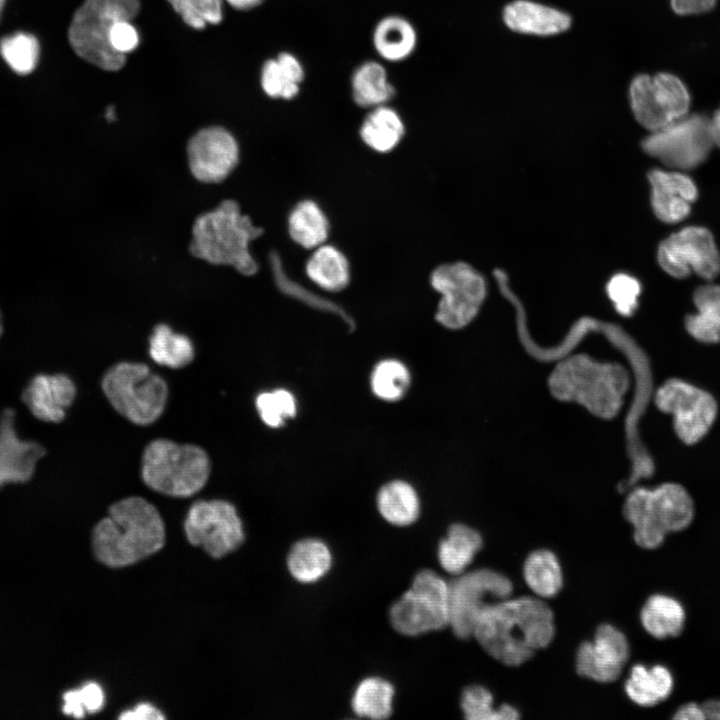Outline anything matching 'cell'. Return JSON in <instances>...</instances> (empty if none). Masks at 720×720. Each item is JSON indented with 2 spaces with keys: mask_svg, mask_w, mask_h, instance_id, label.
<instances>
[{
  "mask_svg": "<svg viewBox=\"0 0 720 720\" xmlns=\"http://www.w3.org/2000/svg\"><path fill=\"white\" fill-rule=\"evenodd\" d=\"M555 633L554 616L540 598H506L487 606L478 616L473 637L494 659L519 666L546 647Z\"/></svg>",
  "mask_w": 720,
  "mask_h": 720,
  "instance_id": "obj_1",
  "label": "cell"
},
{
  "mask_svg": "<svg viewBox=\"0 0 720 720\" xmlns=\"http://www.w3.org/2000/svg\"><path fill=\"white\" fill-rule=\"evenodd\" d=\"M165 524L157 508L140 496L110 505L94 527L92 547L102 564L120 568L156 553L165 544Z\"/></svg>",
  "mask_w": 720,
  "mask_h": 720,
  "instance_id": "obj_2",
  "label": "cell"
},
{
  "mask_svg": "<svg viewBox=\"0 0 720 720\" xmlns=\"http://www.w3.org/2000/svg\"><path fill=\"white\" fill-rule=\"evenodd\" d=\"M629 386V373L622 365L600 362L587 354H575L560 361L548 379L556 399L577 403L602 419L619 413Z\"/></svg>",
  "mask_w": 720,
  "mask_h": 720,
  "instance_id": "obj_3",
  "label": "cell"
},
{
  "mask_svg": "<svg viewBox=\"0 0 720 720\" xmlns=\"http://www.w3.org/2000/svg\"><path fill=\"white\" fill-rule=\"evenodd\" d=\"M263 233L250 217L241 212L234 200H224L213 210L199 215L192 227L190 251L193 256L213 265H227L251 276L258 264L250 244Z\"/></svg>",
  "mask_w": 720,
  "mask_h": 720,
  "instance_id": "obj_4",
  "label": "cell"
},
{
  "mask_svg": "<svg viewBox=\"0 0 720 720\" xmlns=\"http://www.w3.org/2000/svg\"><path fill=\"white\" fill-rule=\"evenodd\" d=\"M211 461L199 445L179 444L157 438L144 448L141 458V479L151 490L171 497L186 498L208 482Z\"/></svg>",
  "mask_w": 720,
  "mask_h": 720,
  "instance_id": "obj_5",
  "label": "cell"
},
{
  "mask_svg": "<svg viewBox=\"0 0 720 720\" xmlns=\"http://www.w3.org/2000/svg\"><path fill=\"white\" fill-rule=\"evenodd\" d=\"M623 513L634 528L637 545L660 546L669 532L687 528L694 518V503L688 491L676 483L653 489L636 488L626 498Z\"/></svg>",
  "mask_w": 720,
  "mask_h": 720,
  "instance_id": "obj_6",
  "label": "cell"
},
{
  "mask_svg": "<svg viewBox=\"0 0 720 720\" xmlns=\"http://www.w3.org/2000/svg\"><path fill=\"white\" fill-rule=\"evenodd\" d=\"M101 388L113 409L139 426L155 423L169 396L165 379L141 362L121 361L103 375Z\"/></svg>",
  "mask_w": 720,
  "mask_h": 720,
  "instance_id": "obj_7",
  "label": "cell"
},
{
  "mask_svg": "<svg viewBox=\"0 0 720 720\" xmlns=\"http://www.w3.org/2000/svg\"><path fill=\"white\" fill-rule=\"evenodd\" d=\"M139 9V0H85L74 13L68 29L72 49L80 58L103 70L121 69L126 55L112 49L109 32L116 22L133 19Z\"/></svg>",
  "mask_w": 720,
  "mask_h": 720,
  "instance_id": "obj_8",
  "label": "cell"
},
{
  "mask_svg": "<svg viewBox=\"0 0 720 720\" xmlns=\"http://www.w3.org/2000/svg\"><path fill=\"white\" fill-rule=\"evenodd\" d=\"M391 626L414 637L449 625V583L435 571L420 570L410 588L389 609Z\"/></svg>",
  "mask_w": 720,
  "mask_h": 720,
  "instance_id": "obj_9",
  "label": "cell"
},
{
  "mask_svg": "<svg viewBox=\"0 0 720 720\" xmlns=\"http://www.w3.org/2000/svg\"><path fill=\"white\" fill-rule=\"evenodd\" d=\"M440 295L435 319L449 329L467 326L478 314L487 293L483 276L465 262L442 264L430 276Z\"/></svg>",
  "mask_w": 720,
  "mask_h": 720,
  "instance_id": "obj_10",
  "label": "cell"
},
{
  "mask_svg": "<svg viewBox=\"0 0 720 720\" xmlns=\"http://www.w3.org/2000/svg\"><path fill=\"white\" fill-rule=\"evenodd\" d=\"M714 145L711 118L703 114H686L642 142L644 151L667 167L685 171L698 167Z\"/></svg>",
  "mask_w": 720,
  "mask_h": 720,
  "instance_id": "obj_11",
  "label": "cell"
},
{
  "mask_svg": "<svg viewBox=\"0 0 720 720\" xmlns=\"http://www.w3.org/2000/svg\"><path fill=\"white\" fill-rule=\"evenodd\" d=\"M449 583V625L461 639L473 635L479 614L489 605L510 597L513 585L491 569L464 571Z\"/></svg>",
  "mask_w": 720,
  "mask_h": 720,
  "instance_id": "obj_12",
  "label": "cell"
},
{
  "mask_svg": "<svg viewBox=\"0 0 720 720\" xmlns=\"http://www.w3.org/2000/svg\"><path fill=\"white\" fill-rule=\"evenodd\" d=\"M184 532L191 545L216 559L238 549L245 539L236 507L223 499L193 502L184 520Z\"/></svg>",
  "mask_w": 720,
  "mask_h": 720,
  "instance_id": "obj_13",
  "label": "cell"
},
{
  "mask_svg": "<svg viewBox=\"0 0 720 720\" xmlns=\"http://www.w3.org/2000/svg\"><path fill=\"white\" fill-rule=\"evenodd\" d=\"M630 105L636 120L650 132L657 131L688 114L690 96L673 74H640L629 88Z\"/></svg>",
  "mask_w": 720,
  "mask_h": 720,
  "instance_id": "obj_14",
  "label": "cell"
},
{
  "mask_svg": "<svg viewBox=\"0 0 720 720\" xmlns=\"http://www.w3.org/2000/svg\"><path fill=\"white\" fill-rule=\"evenodd\" d=\"M655 404L673 416L675 432L686 444L701 440L717 416V403L711 394L678 379L659 387Z\"/></svg>",
  "mask_w": 720,
  "mask_h": 720,
  "instance_id": "obj_15",
  "label": "cell"
},
{
  "mask_svg": "<svg viewBox=\"0 0 720 720\" xmlns=\"http://www.w3.org/2000/svg\"><path fill=\"white\" fill-rule=\"evenodd\" d=\"M657 259L676 278L694 273L710 280L720 273V254L712 234L703 227H685L667 237L658 247Z\"/></svg>",
  "mask_w": 720,
  "mask_h": 720,
  "instance_id": "obj_16",
  "label": "cell"
},
{
  "mask_svg": "<svg viewBox=\"0 0 720 720\" xmlns=\"http://www.w3.org/2000/svg\"><path fill=\"white\" fill-rule=\"evenodd\" d=\"M235 137L225 128L210 126L196 132L187 144L191 174L199 182L212 184L225 180L239 162Z\"/></svg>",
  "mask_w": 720,
  "mask_h": 720,
  "instance_id": "obj_17",
  "label": "cell"
},
{
  "mask_svg": "<svg viewBox=\"0 0 720 720\" xmlns=\"http://www.w3.org/2000/svg\"><path fill=\"white\" fill-rule=\"evenodd\" d=\"M629 657L625 635L610 624L600 625L592 642H583L576 654L577 672L598 682L616 680Z\"/></svg>",
  "mask_w": 720,
  "mask_h": 720,
  "instance_id": "obj_18",
  "label": "cell"
},
{
  "mask_svg": "<svg viewBox=\"0 0 720 720\" xmlns=\"http://www.w3.org/2000/svg\"><path fill=\"white\" fill-rule=\"evenodd\" d=\"M45 448L35 441L21 439L15 429V412L5 409L0 417V488L7 483L31 479Z\"/></svg>",
  "mask_w": 720,
  "mask_h": 720,
  "instance_id": "obj_19",
  "label": "cell"
},
{
  "mask_svg": "<svg viewBox=\"0 0 720 720\" xmlns=\"http://www.w3.org/2000/svg\"><path fill=\"white\" fill-rule=\"evenodd\" d=\"M651 186V205L658 219L666 223L683 220L697 198L693 180L678 170H651L648 174Z\"/></svg>",
  "mask_w": 720,
  "mask_h": 720,
  "instance_id": "obj_20",
  "label": "cell"
},
{
  "mask_svg": "<svg viewBox=\"0 0 720 720\" xmlns=\"http://www.w3.org/2000/svg\"><path fill=\"white\" fill-rule=\"evenodd\" d=\"M77 389L65 374L35 376L24 389L22 399L37 419L59 423L66 415L76 396Z\"/></svg>",
  "mask_w": 720,
  "mask_h": 720,
  "instance_id": "obj_21",
  "label": "cell"
},
{
  "mask_svg": "<svg viewBox=\"0 0 720 720\" xmlns=\"http://www.w3.org/2000/svg\"><path fill=\"white\" fill-rule=\"evenodd\" d=\"M503 18L511 30L539 36L561 33L571 25L568 14L527 0H517L507 5Z\"/></svg>",
  "mask_w": 720,
  "mask_h": 720,
  "instance_id": "obj_22",
  "label": "cell"
},
{
  "mask_svg": "<svg viewBox=\"0 0 720 720\" xmlns=\"http://www.w3.org/2000/svg\"><path fill=\"white\" fill-rule=\"evenodd\" d=\"M374 50L386 62L399 63L416 50L418 33L414 25L400 15L380 19L372 32Z\"/></svg>",
  "mask_w": 720,
  "mask_h": 720,
  "instance_id": "obj_23",
  "label": "cell"
},
{
  "mask_svg": "<svg viewBox=\"0 0 720 720\" xmlns=\"http://www.w3.org/2000/svg\"><path fill=\"white\" fill-rule=\"evenodd\" d=\"M332 560L331 550L325 542L308 537L291 546L287 556V568L296 581L310 584L319 581L328 573Z\"/></svg>",
  "mask_w": 720,
  "mask_h": 720,
  "instance_id": "obj_24",
  "label": "cell"
},
{
  "mask_svg": "<svg viewBox=\"0 0 720 720\" xmlns=\"http://www.w3.org/2000/svg\"><path fill=\"white\" fill-rule=\"evenodd\" d=\"M482 545L478 531L462 523L452 524L438 544L439 564L447 573L458 575L466 571Z\"/></svg>",
  "mask_w": 720,
  "mask_h": 720,
  "instance_id": "obj_25",
  "label": "cell"
},
{
  "mask_svg": "<svg viewBox=\"0 0 720 720\" xmlns=\"http://www.w3.org/2000/svg\"><path fill=\"white\" fill-rule=\"evenodd\" d=\"M352 98L362 108H375L388 104L396 89L385 66L375 60L361 63L351 77Z\"/></svg>",
  "mask_w": 720,
  "mask_h": 720,
  "instance_id": "obj_26",
  "label": "cell"
},
{
  "mask_svg": "<svg viewBox=\"0 0 720 720\" xmlns=\"http://www.w3.org/2000/svg\"><path fill=\"white\" fill-rule=\"evenodd\" d=\"M673 685L672 673L664 665L646 667L636 664L626 680L625 692L634 703L650 707L667 699L672 693Z\"/></svg>",
  "mask_w": 720,
  "mask_h": 720,
  "instance_id": "obj_27",
  "label": "cell"
},
{
  "mask_svg": "<svg viewBox=\"0 0 720 720\" xmlns=\"http://www.w3.org/2000/svg\"><path fill=\"white\" fill-rule=\"evenodd\" d=\"M305 271L308 278L323 290L338 292L350 282V265L337 247L322 244L308 258Z\"/></svg>",
  "mask_w": 720,
  "mask_h": 720,
  "instance_id": "obj_28",
  "label": "cell"
},
{
  "mask_svg": "<svg viewBox=\"0 0 720 720\" xmlns=\"http://www.w3.org/2000/svg\"><path fill=\"white\" fill-rule=\"evenodd\" d=\"M363 143L375 152L387 153L394 150L405 134V125L400 114L392 107L381 105L372 108L360 126Z\"/></svg>",
  "mask_w": 720,
  "mask_h": 720,
  "instance_id": "obj_29",
  "label": "cell"
},
{
  "mask_svg": "<svg viewBox=\"0 0 720 720\" xmlns=\"http://www.w3.org/2000/svg\"><path fill=\"white\" fill-rule=\"evenodd\" d=\"M685 618L682 604L664 594L650 596L640 612L642 626L657 639L678 636L683 630Z\"/></svg>",
  "mask_w": 720,
  "mask_h": 720,
  "instance_id": "obj_30",
  "label": "cell"
},
{
  "mask_svg": "<svg viewBox=\"0 0 720 720\" xmlns=\"http://www.w3.org/2000/svg\"><path fill=\"white\" fill-rule=\"evenodd\" d=\"M330 224L322 208L313 200H302L290 211L288 232L291 239L305 249H315L329 236Z\"/></svg>",
  "mask_w": 720,
  "mask_h": 720,
  "instance_id": "obj_31",
  "label": "cell"
},
{
  "mask_svg": "<svg viewBox=\"0 0 720 720\" xmlns=\"http://www.w3.org/2000/svg\"><path fill=\"white\" fill-rule=\"evenodd\" d=\"M697 312L688 315L685 327L688 333L703 343L720 342V286L704 285L693 296Z\"/></svg>",
  "mask_w": 720,
  "mask_h": 720,
  "instance_id": "obj_32",
  "label": "cell"
},
{
  "mask_svg": "<svg viewBox=\"0 0 720 720\" xmlns=\"http://www.w3.org/2000/svg\"><path fill=\"white\" fill-rule=\"evenodd\" d=\"M377 508L388 523L404 527L418 519L420 502L410 484L396 480L381 487L377 494Z\"/></svg>",
  "mask_w": 720,
  "mask_h": 720,
  "instance_id": "obj_33",
  "label": "cell"
},
{
  "mask_svg": "<svg viewBox=\"0 0 720 720\" xmlns=\"http://www.w3.org/2000/svg\"><path fill=\"white\" fill-rule=\"evenodd\" d=\"M149 355L159 365L180 369L194 360L195 349L188 336L176 333L167 324L160 323L153 328L149 337Z\"/></svg>",
  "mask_w": 720,
  "mask_h": 720,
  "instance_id": "obj_34",
  "label": "cell"
},
{
  "mask_svg": "<svg viewBox=\"0 0 720 720\" xmlns=\"http://www.w3.org/2000/svg\"><path fill=\"white\" fill-rule=\"evenodd\" d=\"M394 693V686L388 680L378 676L364 678L353 692L352 710L358 717L387 719L393 711Z\"/></svg>",
  "mask_w": 720,
  "mask_h": 720,
  "instance_id": "obj_35",
  "label": "cell"
},
{
  "mask_svg": "<svg viewBox=\"0 0 720 720\" xmlns=\"http://www.w3.org/2000/svg\"><path fill=\"white\" fill-rule=\"evenodd\" d=\"M523 575L528 587L539 598H551L561 589L563 576L555 554L541 549L528 555L523 566Z\"/></svg>",
  "mask_w": 720,
  "mask_h": 720,
  "instance_id": "obj_36",
  "label": "cell"
},
{
  "mask_svg": "<svg viewBox=\"0 0 720 720\" xmlns=\"http://www.w3.org/2000/svg\"><path fill=\"white\" fill-rule=\"evenodd\" d=\"M460 705L468 720H515L519 718L518 711L511 705L503 704L494 709L492 694L479 685H472L463 690Z\"/></svg>",
  "mask_w": 720,
  "mask_h": 720,
  "instance_id": "obj_37",
  "label": "cell"
},
{
  "mask_svg": "<svg viewBox=\"0 0 720 720\" xmlns=\"http://www.w3.org/2000/svg\"><path fill=\"white\" fill-rule=\"evenodd\" d=\"M40 46L35 36L17 32L0 40V54L17 74L31 73L39 60Z\"/></svg>",
  "mask_w": 720,
  "mask_h": 720,
  "instance_id": "obj_38",
  "label": "cell"
},
{
  "mask_svg": "<svg viewBox=\"0 0 720 720\" xmlns=\"http://www.w3.org/2000/svg\"><path fill=\"white\" fill-rule=\"evenodd\" d=\"M269 259L275 283L279 290H281L284 294L298 299L311 307L337 314L341 316L349 324L350 327H354L353 321L339 306L335 305V303L327 299L319 297L313 292L305 289L299 283L293 281V279H291L285 273L281 259L277 253L272 252L269 256Z\"/></svg>",
  "mask_w": 720,
  "mask_h": 720,
  "instance_id": "obj_39",
  "label": "cell"
},
{
  "mask_svg": "<svg viewBox=\"0 0 720 720\" xmlns=\"http://www.w3.org/2000/svg\"><path fill=\"white\" fill-rule=\"evenodd\" d=\"M409 382L410 376L407 368L396 360L380 362L371 377L374 394L387 401L400 399L407 390Z\"/></svg>",
  "mask_w": 720,
  "mask_h": 720,
  "instance_id": "obj_40",
  "label": "cell"
},
{
  "mask_svg": "<svg viewBox=\"0 0 720 720\" xmlns=\"http://www.w3.org/2000/svg\"><path fill=\"white\" fill-rule=\"evenodd\" d=\"M256 407L262 421L272 428L282 426L286 418L294 417L296 413L293 395L283 389L259 394Z\"/></svg>",
  "mask_w": 720,
  "mask_h": 720,
  "instance_id": "obj_41",
  "label": "cell"
},
{
  "mask_svg": "<svg viewBox=\"0 0 720 720\" xmlns=\"http://www.w3.org/2000/svg\"><path fill=\"white\" fill-rule=\"evenodd\" d=\"M607 295L615 310L622 316H631L641 292L639 281L631 275L617 273L607 283Z\"/></svg>",
  "mask_w": 720,
  "mask_h": 720,
  "instance_id": "obj_42",
  "label": "cell"
},
{
  "mask_svg": "<svg viewBox=\"0 0 720 720\" xmlns=\"http://www.w3.org/2000/svg\"><path fill=\"white\" fill-rule=\"evenodd\" d=\"M63 699V713L82 718L86 712L94 713L101 710L105 696L98 683L89 682L80 689L66 692Z\"/></svg>",
  "mask_w": 720,
  "mask_h": 720,
  "instance_id": "obj_43",
  "label": "cell"
},
{
  "mask_svg": "<svg viewBox=\"0 0 720 720\" xmlns=\"http://www.w3.org/2000/svg\"><path fill=\"white\" fill-rule=\"evenodd\" d=\"M260 82L264 93L275 99L292 100L301 89V85L286 80L276 58L264 62Z\"/></svg>",
  "mask_w": 720,
  "mask_h": 720,
  "instance_id": "obj_44",
  "label": "cell"
},
{
  "mask_svg": "<svg viewBox=\"0 0 720 720\" xmlns=\"http://www.w3.org/2000/svg\"><path fill=\"white\" fill-rule=\"evenodd\" d=\"M108 39L112 49L123 55L133 51L139 43L138 32L129 20L116 22L109 32Z\"/></svg>",
  "mask_w": 720,
  "mask_h": 720,
  "instance_id": "obj_45",
  "label": "cell"
},
{
  "mask_svg": "<svg viewBox=\"0 0 720 720\" xmlns=\"http://www.w3.org/2000/svg\"><path fill=\"white\" fill-rule=\"evenodd\" d=\"M276 60L288 82L302 84L305 79V69L297 56L290 52H281Z\"/></svg>",
  "mask_w": 720,
  "mask_h": 720,
  "instance_id": "obj_46",
  "label": "cell"
},
{
  "mask_svg": "<svg viewBox=\"0 0 720 720\" xmlns=\"http://www.w3.org/2000/svg\"><path fill=\"white\" fill-rule=\"evenodd\" d=\"M174 10L178 12L186 24L195 29H203L206 22L200 15L198 0H168Z\"/></svg>",
  "mask_w": 720,
  "mask_h": 720,
  "instance_id": "obj_47",
  "label": "cell"
},
{
  "mask_svg": "<svg viewBox=\"0 0 720 720\" xmlns=\"http://www.w3.org/2000/svg\"><path fill=\"white\" fill-rule=\"evenodd\" d=\"M716 0H671V7L679 15L698 14L712 9Z\"/></svg>",
  "mask_w": 720,
  "mask_h": 720,
  "instance_id": "obj_48",
  "label": "cell"
},
{
  "mask_svg": "<svg viewBox=\"0 0 720 720\" xmlns=\"http://www.w3.org/2000/svg\"><path fill=\"white\" fill-rule=\"evenodd\" d=\"M162 712L149 703H140L131 710L124 711L119 719L123 720H162Z\"/></svg>",
  "mask_w": 720,
  "mask_h": 720,
  "instance_id": "obj_49",
  "label": "cell"
},
{
  "mask_svg": "<svg viewBox=\"0 0 720 720\" xmlns=\"http://www.w3.org/2000/svg\"><path fill=\"white\" fill-rule=\"evenodd\" d=\"M221 0H198L201 17L207 23L218 24L222 20Z\"/></svg>",
  "mask_w": 720,
  "mask_h": 720,
  "instance_id": "obj_50",
  "label": "cell"
},
{
  "mask_svg": "<svg viewBox=\"0 0 720 720\" xmlns=\"http://www.w3.org/2000/svg\"><path fill=\"white\" fill-rule=\"evenodd\" d=\"M672 718L678 720H704L705 716L701 705L691 702L679 707Z\"/></svg>",
  "mask_w": 720,
  "mask_h": 720,
  "instance_id": "obj_51",
  "label": "cell"
},
{
  "mask_svg": "<svg viewBox=\"0 0 720 720\" xmlns=\"http://www.w3.org/2000/svg\"><path fill=\"white\" fill-rule=\"evenodd\" d=\"M705 719L720 720V700L710 699L701 704Z\"/></svg>",
  "mask_w": 720,
  "mask_h": 720,
  "instance_id": "obj_52",
  "label": "cell"
},
{
  "mask_svg": "<svg viewBox=\"0 0 720 720\" xmlns=\"http://www.w3.org/2000/svg\"><path fill=\"white\" fill-rule=\"evenodd\" d=\"M711 131L714 145L720 147V108L714 113L711 118Z\"/></svg>",
  "mask_w": 720,
  "mask_h": 720,
  "instance_id": "obj_53",
  "label": "cell"
},
{
  "mask_svg": "<svg viewBox=\"0 0 720 720\" xmlns=\"http://www.w3.org/2000/svg\"><path fill=\"white\" fill-rule=\"evenodd\" d=\"M227 2L238 10H249L260 5L263 0H227Z\"/></svg>",
  "mask_w": 720,
  "mask_h": 720,
  "instance_id": "obj_54",
  "label": "cell"
},
{
  "mask_svg": "<svg viewBox=\"0 0 720 720\" xmlns=\"http://www.w3.org/2000/svg\"><path fill=\"white\" fill-rule=\"evenodd\" d=\"M106 118H107L109 121H111V120L113 121V120L115 119V110H114V107H113V106H110V107L107 108Z\"/></svg>",
  "mask_w": 720,
  "mask_h": 720,
  "instance_id": "obj_55",
  "label": "cell"
},
{
  "mask_svg": "<svg viewBox=\"0 0 720 720\" xmlns=\"http://www.w3.org/2000/svg\"><path fill=\"white\" fill-rule=\"evenodd\" d=\"M4 3H5V0H0V15H1L2 9L4 7Z\"/></svg>",
  "mask_w": 720,
  "mask_h": 720,
  "instance_id": "obj_56",
  "label": "cell"
},
{
  "mask_svg": "<svg viewBox=\"0 0 720 720\" xmlns=\"http://www.w3.org/2000/svg\"><path fill=\"white\" fill-rule=\"evenodd\" d=\"M3 326H2V320H1V313H0V335L2 334Z\"/></svg>",
  "mask_w": 720,
  "mask_h": 720,
  "instance_id": "obj_57",
  "label": "cell"
}]
</instances>
